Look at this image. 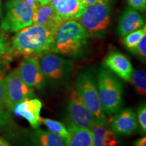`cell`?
Returning <instances> with one entry per match:
<instances>
[{
  "instance_id": "obj_27",
  "label": "cell",
  "mask_w": 146,
  "mask_h": 146,
  "mask_svg": "<svg viewBox=\"0 0 146 146\" xmlns=\"http://www.w3.org/2000/svg\"><path fill=\"white\" fill-rule=\"evenodd\" d=\"M12 122L10 115L5 109H0V129L10 125Z\"/></svg>"
},
{
  "instance_id": "obj_24",
  "label": "cell",
  "mask_w": 146,
  "mask_h": 146,
  "mask_svg": "<svg viewBox=\"0 0 146 146\" xmlns=\"http://www.w3.org/2000/svg\"><path fill=\"white\" fill-rule=\"evenodd\" d=\"M130 52L141 62H145L146 60V34L143 36L136 47Z\"/></svg>"
},
{
  "instance_id": "obj_26",
  "label": "cell",
  "mask_w": 146,
  "mask_h": 146,
  "mask_svg": "<svg viewBox=\"0 0 146 146\" xmlns=\"http://www.w3.org/2000/svg\"><path fill=\"white\" fill-rule=\"evenodd\" d=\"M131 8L135 10L145 12L146 8V0H127Z\"/></svg>"
},
{
  "instance_id": "obj_7",
  "label": "cell",
  "mask_w": 146,
  "mask_h": 146,
  "mask_svg": "<svg viewBox=\"0 0 146 146\" xmlns=\"http://www.w3.org/2000/svg\"><path fill=\"white\" fill-rule=\"evenodd\" d=\"M34 9L25 0H10L5 3V14L0 24L4 32H18L33 24Z\"/></svg>"
},
{
  "instance_id": "obj_17",
  "label": "cell",
  "mask_w": 146,
  "mask_h": 146,
  "mask_svg": "<svg viewBox=\"0 0 146 146\" xmlns=\"http://www.w3.org/2000/svg\"><path fill=\"white\" fill-rule=\"evenodd\" d=\"M91 132L94 146H120L116 134L106 123L97 124Z\"/></svg>"
},
{
  "instance_id": "obj_31",
  "label": "cell",
  "mask_w": 146,
  "mask_h": 146,
  "mask_svg": "<svg viewBox=\"0 0 146 146\" xmlns=\"http://www.w3.org/2000/svg\"><path fill=\"white\" fill-rule=\"evenodd\" d=\"M25 1L28 3V4L30 5L34 9V10L40 5L36 0H25Z\"/></svg>"
},
{
  "instance_id": "obj_1",
  "label": "cell",
  "mask_w": 146,
  "mask_h": 146,
  "mask_svg": "<svg viewBox=\"0 0 146 146\" xmlns=\"http://www.w3.org/2000/svg\"><path fill=\"white\" fill-rule=\"evenodd\" d=\"M56 27L33 25L18 31L11 45L15 54L39 58L54 53V39Z\"/></svg>"
},
{
  "instance_id": "obj_10",
  "label": "cell",
  "mask_w": 146,
  "mask_h": 146,
  "mask_svg": "<svg viewBox=\"0 0 146 146\" xmlns=\"http://www.w3.org/2000/svg\"><path fill=\"white\" fill-rule=\"evenodd\" d=\"M17 70L21 79L29 87L37 90L43 89L46 82L40 66L39 58L25 57Z\"/></svg>"
},
{
  "instance_id": "obj_22",
  "label": "cell",
  "mask_w": 146,
  "mask_h": 146,
  "mask_svg": "<svg viewBox=\"0 0 146 146\" xmlns=\"http://www.w3.org/2000/svg\"><path fill=\"white\" fill-rule=\"evenodd\" d=\"M14 55L16 54L7 36L3 33H0V60L8 63Z\"/></svg>"
},
{
  "instance_id": "obj_36",
  "label": "cell",
  "mask_w": 146,
  "mask_h": 146,
  "mask_svg": "<svg viewBox=\"0 0 146 146\" xmlns=\"http://www.w3.org/2000/svg\"><path fill=\"white\" fill-rule=\"evenodd\" d=\"M1 12H2V3H1V0H0V16H1Z\"/></svg>"
},
{
  "instance_id": "obj_29",
  "label": "cell",
  "mask_w": 146,
  "mask_h": 146,
  "mask_svg": "<svg viewBox=\"0 0 146 146\" xmlns=\"http://www.w3.org/2000/svg\"><path fill=\"white\" fill-rule=\"evenodd\" d=\"M78 1L83 7H86L88 5L94 4V3L102 2L104 0H78Z\"/></svg>"
},
{
  "instance_id": "obj_13",
  "label": "cell",
  "mask_w": 146,
  "mask_h": 146,
  "mask_svg": "<svg viewBox=\"0 0 146 146\" xmlns=\"http://www.w3.org/2000/svg\"><path fill=\"white\" fill-rule=\"evenodd\" d=\"M111 121L110 128L116 134L131 135L139 129L135 112L130 108L119 110Z\"/></svg>"
},
{
  "instance_id": "obj_20",
  "label": "cell",
  "mask_w": 146,
  "mask_h": 146,
  "mask_svg": "<svg viewBox=\"0 0 146 146\" xmlns=\"http://www.w3.org/2000/svg\"><path fill=\"white\" fill-rule=\"evenodd\" d=\"M40 123L45 125L49 131L57 135L64 140L66 139L68 136V131L66 126L58 120H55L50 118H40Z\"/></svg>"
},
{
  "instance_id": "obj_15",
  "label": "cell",
  "mask_w": 146,
  "mask_h": 146,
  "mask_svg": "<svg viewBox=\"0 0 146 146\" xmlns=\"http://www.w3.org/2000/svg\"><path fill=\"white\" fill-rule=\"evenodd\" d=\"M145 26L143 16L137 10L128 7L123 10L118 20L117 33L120 36H125Z\"/></svg>"
},
{
  "instance_id": "obj_33",
  "label": "cell",
  "mask_w": 146,
  "mask_h": 146,
  "mask_svg": "<svg viewBox=\"0 0 146 146\" xmlns=\"http://www.w3.org/2000/svg\"><path fill=\"white\" fill-rule=\"evenodd\" d=\"M64 0H51L50 2L49 3L51 6H52L53 8H56L58 5H59L62 1H63Z\"/></svg>"
},
{
  "instance_id": "obj_34",
  "label": "cell",
  "mask_w": 146,
  "mask_h": 146,
  "mask_svg": "<svg viewBox=\"0 0 146 146\" xmlns=\"http://www.w3.org/2000/svg\"><path fill=\"white\" fill-rule=\"evenodd\" d=\"M0 146H12L4 139L0 137Z\"/></svg>"
},
{
  "instance_id": "obj_19",
  "label": "cell",
  "mask_w": 146,
  "mask_h": 146,
  "mask_svg": "<svg viewBox=\"0 0 146 146\" xmlns=\"http://www.w3.org/2000/svg\"><path fill=\"white\" fill-rule=\"evenodd\" d=\"M33 25H48L58 28L60 25L56 16L55 8L49 4L39 5L34 10L33 16Z\"/></svg>"
},
{
  "instance_id": "obj_12",
  "label": "cell",
  "mask_w": 146,
  "mask_h": 146,
  "mask_svg": "<svg viewBox=\"0 0 146 146\" xmlns=\"http://www.w3.org/2000/svg\"><path fill=\"white\" fill-rule=\"evenodd\" d=\"M104 67L126 81H130L134 69L130 60L117 51L110 52L103 62Z\"/></svg>"
},
{
  "instance_id": "obj_2",
  "label": "cell",
  "mask_w": 146,
  "mask_h": 146,
  "mask_svg": "<svg viewBox=\"0 0 146 146\" xmlns=\"http://www.w3.org/2000/svg\"><path fill=\"white\" fill-rule=\"evenodd\" d=\"M89 35L76 20L64 22L54 34V53L71 58L84 56L89 45Z\"/></svg>"
},
{
  "instance_id": "obj_11",
  "label": "cell",
  "mask_w": 146,
  "mask_h": 146,
  "mask_svg": "<svg viewBox=\"0 0 146 146\" xmlns=\"http://www.w3.org/2000/svg\"><path fill=\"white\" fill-rule=\"evenodd\" d=\"M20 143L23 146H64V140L50 131L37 128L25 131Z\"/></svg>"
},
{
  "instance_id": "obj_28",
  "label": "cell",
  "mask_w": 146,
  "mask_h": 146,
  "mask_svg": "<svg viewBox=\"0 0 146 146\" xmlns=\"http://www.w3.org/2000/svg\"><path fill=\"white\" fill-rule=\"evenodd\" d=\"M5 94L4 86V78L3 75L0 76V109H5Z\"/></svg>"
},
{
  "instance_id": "obj_16",
  "label": "cell",
  "mask_w": 146,
  "mask_h": 146,
  "mask_svg": "<svg viewBox=\"0 0 146 146\" xmlns=\"http://www.w3.org/2000/svg\"><path fill=\"white\" fill-rule=\"evenodd\" d=\"M68 136L64 139V146H94L91 130L68 123Z\"/></svg>"
},
{
  "instance_id": "obj_5",
  "label": "cell",
  "mask_w": 146,
  "mask_h": 146,
  "mask_svg": "<svg viewBox=\"0 0 146 146\" xmlns=\"http://www.w3.org/2000/svg\"><path fill=\"white\" fill-rule=\"evenodd\" d=\"M39 61L46 83L57 88L68 85L74 66L72 60L49 53L39 57Z\"/></svg>"
},
{
  "instance_id": "obj_3",
  "label": "cell",
  "mask_w": 146,
  "mask_h": 146,
  "mask_svg": "<svg viewBox=\"0 0 146 146\" xmlns=\"http://www.w3.org/2000/svg\"><path fill=\"white\" fill-rule=\"evenodd\" d=\"M97 87L102 107L105 114L112 115L120 109L123 103V86L119 80L108 69L98 70Z\"/></svg>"
},
{
  "instance_id": "obj_23",
  "label": "cell",
  "mask_w": 146,
  "mask_h": 146,
  "mask_svg": "<svg viewBox=\"0 0 146 146\" xmlns=\"http://www.w3.org/2000/svg\"><path fill=\"white\" fill-rule=\"evenodd\" d=\"M145 34H146L145 26L124 36L123 39V45L128 50L131 51L136 47Z\"/></svg>"
},
{
  "instance_id": "obj_25",
  "label": "cell",
  "mask_w": 146,
  "mask_h": 146,
  "mask_svg": "<svg viewBox=\"0 0 146 146\" xmlns=\"http://www.w3.org/2000/svg\"><path fill=\"white\" fill-rule=\"evenodd\" d=\"M136 116L139 127L141 129V132L145 134L146 133V105L145 103L137 108Z\"/></svg>"
},
{
  "instance_id": "obj_8",
  "label": "cell",
  "mask_w": 146,
  "mask_h": 146,
  "mask_svg": "<svg viewBox=\"0 0 146 146\" xmlns=\"http://www.w3.org/2000/svg\"><path fill=\"white\" fill-rule=\"evenodd\" d=\"M5 106L9 111L27 99L35 98L33 89L29 87L21 79L17 68L10 71L4 78Z\"/></svg>"
},
{
  "instance_id": "obj_9",
  "label": "cell",
  "mask_w": 146,
  "mask_h": 146,
  "mask_svg": "<svg viewBox=\"0 0 146 146\" xmlns=\"http://www.w3.org/2000/svg\"><path fill=\"white\" fill-rule=\"evenodd\" d=\"M67 123L91 129L99 123L76 91H71L67 106Z\"/></svg>"
},
{
  "instance_id": "obj_30",
  "label": "cell",
  "mask_w": 146,
  "mask_h": 146,
  "mask_svg": "<svg viewBox=\"0 0 146 146\" xmlns=\"http://www.w3.org/2000/svg\"><path fill=\"white\" fill-rule=\"evenodd\" d=\"M133 146H146L145 137H143L135 140L134 141V143H133Z\"/></svg>"
},
{
  "instance_id": "obj_14",
  "label": "cell",
  "mask_w": 146,
  "mask_h": 146,
  "mask_svg": "<svg viewBox=\"0 0 146 146\" xmlns=\"http://www.w3.org/2000/svg\"><path fill=\"white\" fill-rule=\"evenodd\" d=\"M42 106V102L35 98L27 99L16 105L13 112L17 116L25 118L33 129H37L41 125L40 114Z\"/></svg>"
},
{
  "instance_id": "obj_18",
  "label": "cell",
  "mask_w": 146,
  "mask_h": 146,
  "mask_svg": "<svg viewBox=\"0 0 146 146\" xmlns=\"http://www.w3.org/2000/svg\"><path fill=\"white\" fill-rule=\"evenodd\" d=\"M84 8L78 0H64L55 8L56 18L60 24L69 20H77Z\"/></svg>"
},
{
  "instance_id": "obj_35",
  "label": "cell",
  "mask_w": 146,
  "mask_h": 146,
  "mask_svg": "<svg viewBox=\"0 0 146 146\" xmlns=\"http://www.w3.org/2000/svg\"><path fill=\"white\" fill-rule=\"evenodd\" d=\"M40 5H46L50 2L51 0H36Z\"/></svg>"
},
{
  "instance_id": "obj_6",
  "label": "cell",
  "mask_w": 146,
  "mask_h": 146,
  "mask_svg": "<svg viewBox=\"0 0 146 146\" xmlns=\"http://www.w3.org/2000/svg\"><path fill=\"white\" fill-rule=\"evenodd\" d=\"M110 7L106 1L85 7L77 21L89 36H105L110 23Z\"/></svg>"
},
{
  "instance_id": "obj_32",
  "label": "cell",
  "mask_w": 146,
  "mask_h": 146,
  "mask_svg": "<svg viewBox=\"0 0 146 146\" xmlns=\"http://www.w3.org/2000/svg\"><path fill=\"white\" fill-rule=\"evenodd\" d=\"M7 64H8L7 62L0 60V76L3 75V74L4 73L5 69H6Z\"/></svg>"
},
{
  "instance_id": "obj_21",
  "label": "cell",
  "mask_w": 146,
  "mask_h": 146,
  "mask_svg": "<svg viewBox=\"0 0 146 146\" xmlns=\"http://www.w3.org/2000/svg\"><path fill=\"white\" fill-rule=\"evenodd\" d=\"M130 81L139 95L144 96L146 93V73L143 70H134Z\"/></svg>"
},
{
  "instance_id": "obj_4",
  "label": "cell",
  "mask_w": 146,
  "mask_h": 146,
  "mask_svg": "<svg viewBox=\"0 0 146 146\" xmlns=\"http://www.w3.org/2000/svg\"><path fill=\"white\" fill-rule=\"evenodd\" d=\"M74 90L99 123H106V116L98 95L97 81L90 69L79 71L74 81Z\"/></svg>"
}]
</instances>
